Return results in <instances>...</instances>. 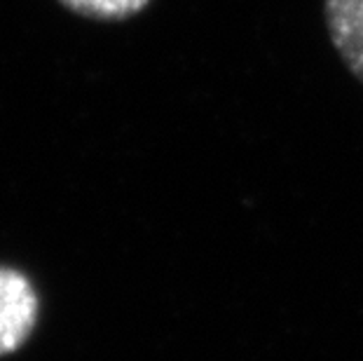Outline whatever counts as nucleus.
I'll list each match as a JSON object with an SVG mask.
<instances>
[{
	"mask_svg": "<svg viewBox=\"0 0 363 361\" xmlns=\"http://www.w3.org/2000/svg\"><path fill=\"white\" fill-rule=\"evenodd\" d=\"M38 317V296L26 274L0 265V357L28 340Z\"/></svg>",
	"mask_w": 363,
	"mask_h": 361,
	"instance_id": "f257e3e1",
	"label": "nucleus"
},
{
	"mask_svg": "<svg viewBox=\"0 0 363 361\" xmlns=\"http://www.w3.org/2000/svg\"><path fill=\"white\" fill-rule=\"evenodd\" d=\"M326 24L347 68L363 82V0H326Z\"/></svg>",
	"mask_w": 363,
	"mask_h": 361,
	"instance_id": "f03ea898",
	"label": "nucleus"
},
{
	"mask_svg": "<svg viewBox=\"0 0 363 361\" xmlns=\"http://www.w3.org/2000/svg\"><path fill=\"white\" fill-rule=\"evenodd\" d=\"M66 10L99 21H122L143 12L150 0H59Z\"/></svg>",
	"mask_w": 363,
	"mask_h": 361,
	"instance_id": "7ed1b4c3",
	"label": "nucleus"
}]
</instances>
